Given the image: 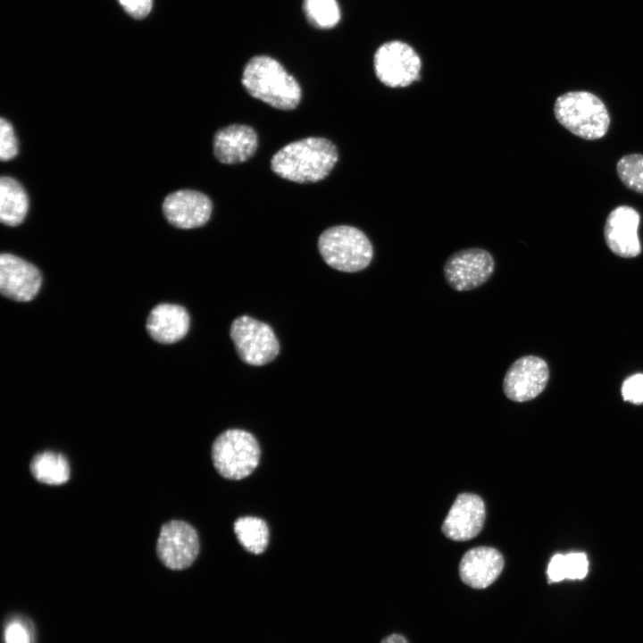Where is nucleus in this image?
Wrapping results in <instances>:
<instances>
[{
    "label": "nucleus",
    "mask_w": 643,
    "mask_h": 643,
    "mask_svg": "<svg viewBox=\"0 0 643 643\" xmlns=\"http://www.w3.org/2000/svg\"><path fill=\"white\" fill-rule=\"evenodd\" d=\"M622 394L624 400L636 405L643 403V374H635L622 384Z\"/></svg>",
    "instance_id": "26"
},
{
    "label": "nucleus",
    "mask_w": 643,
    "mask_h": 643,
    "mask_svg": "<svg viewBox=\"0 0 643 643\" xmlns=\"http://www.w3.org/2000/svg\"><path fill=\"white\" fill-rule=\"evenodd\" d=\"M241 82L251 96L279 110H293L301 100V88L296 79L267 55H256L247 62Z\"/></svg>",
    "instance_id": "2"
},
{
    "label": "nucleus",
    "mask_w": 643,
    "mask_h": 643,
    "mask_svg": "<svg viewBox=\"0 0 643 643\" xmlns=\"http://www.w3.org/2000/svg\"><path fill=\"white\" fill-rule=\"evenodd\" d=\"M29 469L38 481L48 485H62L70 479L71 470L66 457L52 451L36 455Z\"/></svg>",
    "instance_id": "19"
},
{
    "label": "nucleus",
    "mask_w": 643,
    "mask_h": 643,
    "mask_svg": "<svg viewBox=\"0 0 643 643\" xmlns=\"http://www.w3.org/2000/svg\"><path fill=\"white\" fill-rule=\"evenodd\" d=\"M230 334L238 355L247 364H266L279 354L280 345L272 329L252 317L244 315L235 319Z\"/></svg>",
    "instance_id": "6"
},
{
    "label": "nucleus",
    "mask_w": 643,
    "mask_h": 643,
    "mask_svg": "<svg viewBox=\"0 0 643 643\" xmlns=\"http://www.w3.org/2000/svg\"><path fill=\"white\" fill-rule=\"evenodd\" d=\"M213 205L205 194L181 189L168 195L163 204L167 221L179 229H194L205 225L212 213Z\"/></svg>",
    "instance_id": "14"
},
{
    "label": "nucleus",
    "mask_w": 643,
    "mask_h": 643,
    "mask_svg": "<svg viewBox=\"0 0 643 643\" xmlns=\"http://www.w3.org/2000/svg\"><path fill=\"white\" fill-rule=\"evenodd\" d=\"M234 531L241 546L248 552L260 555L269 542V528L258 517H240L234 522Z\"/></svg>",
    "instance_id": "20"
},
{
    "label": "nucleus",
    "mask_w": 643,
    "mask_h": 643,
    "mask_svg": "<svg viewBox=\"0 0 643 643\" xmlns=\"http://www.w3.org/2000/svg\"><path fill=\"white\" fill-rule=\"evenodd\" d=\"M504 568V558L495 548L478 547L467 551L459 564V576L467 586L482 589L491 585Z\"/></svg>",
    "instance_id": "16"
},
{
    "label": "nucleus",
    "mask_w": 643,
    "mask_h": 643,
    "mask_svg": "<svg viewBox=\"0 0 643 643\" xmlns=\"http://www.w3.org/2000/svg\"><path fill=\"white\" fill-rule=\"evenodd\" d=\"M318 249L327 264L345 272L365 269L373 256L372 246L367 236L359 229L348 225L325 230L319 237Z\"/></svg>",
    "instance_id": "4"
},
{
    "label": "nucleus",
    "mask_w": 643,
    "mask_h": 643,
    "mask_svg": "<svg viewBox=\"0 0 643 643\" xmlns=\"http://www.w3.org/2000/svg\"><path fill=\"white\" fill-rule=\"evenodd\" d=\"M125 11L134 18L141 19L148 14L152 0H119Z\"/></svg>",
    "instance_id": "27"
},
{
    "label": "nucleus",
    "mask_w": 643,
    "mask_h": 643,
    "mask_svg": "<svg viewBox=\"0 0 643 643\" xmlns=\"http://www.w3.org/2000/svg\"><path fill=\"white\" fill-rule=\"evenodd\" d=\"M213 154L224 164H238L254 155L258 146L255 130L245 124H231L216 131L213 140Z\"/></svg>",
    "instance_id": "15"
},
{
    "label": "nucleus",
    "mask_w": 643,
    "mask_h": 643,
    "mask_svg": "<svg viewBox=\"0 0 643 643\" xmlns=\"http://www.w3.org/2000/svg\"><path fill=\"white\" fill-rule=\"evenodd\" d=\"M486 510L480 497L462 493L457 496L443 524L442 532L455 541H467L481 530Z\"/></svg>",
    "instance_id": "12"
},
{
    "label": "nucleus",
    "mask_w": 643,
    "mask_h": 643,
    "mask_svg": "<svg viewBox=\"0 0 643 643\" xmlns=\"http://www.w3.org/2000/svg\"><path fill=\"white\" fill-rule=\"evenodd\" d=\"M565 577L570 580H581L588 573L589 562L584 553H572L564 555Z\"/></svg>",
    "instance_id": "25"
},
{
    "label": "nucleus",
    "mask_w": 643,
    "mask_h": 643,
    "mask_svg": "<svg viewBox=\"0 0 643 643\" xmlns=\"http://www.w3.org/2000/svg\"><path fill=\"white\" fill-rule=\"evenodd\" d=\"M29 200L21 185L13 178L0 180V220L8 226L21 223L27 214Z\"/></svg>",
    "instance_id": "18"
},
{
    "label": "nucleus",
    "mask_w": 643,
    "mask_h": 643,
    "mask_svg": "<svg viewBox=\"0 0 643 643\" xmlns=\"http://www.w3.org/2000/svg\"><path fill=\"white\" fill-rule=\"evenodd\" d=\"M373 64L379 80L390 88L406 87L420 79V56L401 41L381 45L374 54Z\"/></svg>",
    "instance_id": "7"
},
{
    "label": "nucleus",
    "mask_w": 643,
    "mask_h": 643,
    "mask_svg": "<svg viewBox=\"0 0 643 643\" xmlns=\"http://www.w3.org/2000/svg\"><path fill=\"white\" fill-rule=\"evenodd\" d=\"M548 378V366L543 359L535 355L522 356L506 371L503 390L512 401H529L544 390Z\"/></svg>",
    "instance_id": "10"
},
{
    "label": "nucleus",
    "mask_w": 643,
    "mask_h": 643,
    "mask_svg": "<svg viewBox=\"0 0 643 643\" xmlns=\"http://www.w3.org/2000/svg\"><path fill=\"white\" fill-rule=\"evenodd\" d=\"M4 643H36L32 621L23 614L8 616L4 625Z\"/></svg>",
    "instance_id": "23"
},
{
    "label": "nucleus",
    "mask_w": 643,
    "mask_h": 643,
    "mask_svg": "<svg viewBox=\"0 0 643 643\" xmlns=\"http://www.w3.org/2000/svg\"><path fill=\"white\" fill-rule=\"evenodd\" d=\"M42 283L39 271L29 262L11 254L0 256V290L3 296L28 302L38 294Z\"/></svg>",
    "instance_id": "11"
},
{
    "label": "nucleus",
    "mask_w": 643,
    "mask_h": 643,
    "mask_svg": "<svg viewBox=\"0 0 643 643\" xmlns=\"http://www.w3.org/2000/svg\"><path fill=\"white\" fill-rule=\"evenodd\" d=\"M556 121L571 133L585 140L603 138L610 126V115L604 102L589 91H569L554 104Z\"/></svg>",
    "instance_id": "3"
},
{
    "label": "nucleus",
    "mask_w": 643,
    "mask_h": 643,
    "mask_svg": "<svg viewBox=\"0 0 643 643\" xmlns=\"http://www.w3.org/2000/svg\"><path fill=\"white\" fill-rule=\"evenodd\" d=\"M303 10L309 23L318 29H331L340 20L337 0H304Z\"/></svg>",
    "instance_id": "21"
},
{
    "label": "nucleus",
    "mask_w": 643,
    "mask_h": 643,
    "mask_svg": "<svg viewBox=\"0 0 643 643\" xmlns=\"http://www.w3.org/2000/svg\"><path fill=\"white\" fill-rule=\"evenodd\" d=\"M189 328L188 312L180 305L160 304L153 308L146 321L150 337L160 343L171 344L183 338Z\"/></svg>",
    "instance_id": "17"
},
{
    "label": "nucleus",
    "mask_w": 643,
    "mask_h": 643,
    "mask_svg": "<svg viewBox=\"0 0 643 643\" xmlns=\"http://www.w3.org/2000/svg\"><path fill=\"white\" fill-rule=\"evenodd\" d=\"M616 173L627 188L643 194L642 154L633 153L622 156L616 163Z\"/></svg>",
    "instance_id": "22"
},
{
    "label": "nucleus",
    "mask_w": 643,
    "mask_h": 643,
    "mask_svg": "<svg viewBox=\"0 0 643 643\" xmlns=\"http://www.w3.org/2000/svg\"><path fill=\"white\" fill-rule=\"evenodd\" d=\"M495 268L493 256L482 248H467L451 255L445 263L447 284L457 291H468L484 284Z\"/></svg>",
    "instance_id": "8"
},
{
    "label": "nucleus",
    "mask_w": 643,
    "mask_h": 643,
    "mask_svg": "<svg viewBox=\"0 0 643 643\" xmlns=\"http://www.w3.org/2000/svg\"><path fill=\"white\" fill-rule=\"evenodd\" d=\"M156 552L160 561L167 568L184 570L189 567L198 555V534L186 522H168L161 528Z\"/></svg>",
    "instance_id": "9"
},
{
    "label": "nucleus",
    "mask_w": 643,
    "mask_h": 643,
    "mask_svg": "<svg viewBox=\"0 0 643 643\" xmlns=\"http://www.w3.org/2000/svg\"><path fill=\"white\" fill-rule=\"evenodd\" d=\"M13 126L4 119H0V158L2 161L13 159L18 153V144Z\"/></svg>",
    "instance_id": "24"
},
{
    "label": "nucleus",
    "mask_w": 643,
    "mask_h": 643,
    "mask_svg": "<svg viewBox=\"0 0 643 643\" xmlns=\"http://www.w3.org/2000/svg\"><path fill=\"white\" fill-rule=\"evenodd\" d=\"M547 576L549 583L566 579L564 555L557 554L552 557L547 567Z\"/></svg>",
    "instance_id": "28"
},
{
    "label": "nucleus",
    "mask_w": 643,
    "mask_h": 643,
    "mask_svg": "<svg viewBox=\"0 0 643 643\" xmlns=\"http://www.w3.org/2000/svg\"><path fill=\"white\" fill-rule=\"evenodd\" d=\"M640 215L630 205L613 209L605 223L604 237L609 249L621 257H635L641 252L638 236Z\"/></svg>",
    "instance_id": "13"
},
{
    "label": "nucleus",
    "mask_w": 643,
    "mask_h": 643,
    "mask_svg": "<svg viewBox=\"0 0 643 643\" xmlns=\"http://www.w3.org/2000/svg\"><path fill=\"white\" fill-rule=\"evenodd\" d=\"M338 159L336 146L320 137L305 138L280 148L271 168L280 178L297 183H313L326 178Z\"/></svg>",
    "instance_id": "1"
},
{
    "label": "nucleus",
    "mask_w": 643,
    "mask_h": 643,
    "mask_svg": "<svg viewBox=\"0 0 643 643\" xmlns=\"http://www.w3.org/2000/svg\"><path fill=\"white\" fill-rule=\"evenodd\" d=\"M261 450L256 438L248 431L230 429L220 434L212 447V459L224 478L240 480L257 467Z\"/></svg>",
    "instance_id": "5"
},
{
    "label": "nucleus",
    "mask_w": 643,
    "mask_h": 643,
    "mask_svg": "<svg viewBox=\"0 0 643 643\" xmlns=\"http://www.w3.org/2000/svg\"><path fill=\"white\" fill-rule=\"evenodd\" d=\"M380 643H408V641L403 635L394 633L385 637Z\"/></svg>",
    "instance_id": "29"
}]
</instances>
